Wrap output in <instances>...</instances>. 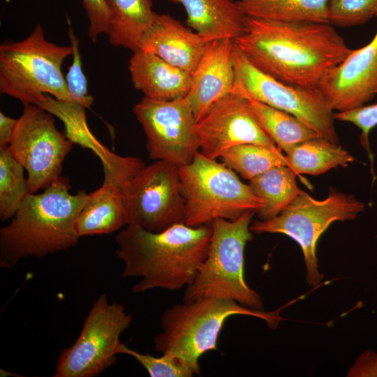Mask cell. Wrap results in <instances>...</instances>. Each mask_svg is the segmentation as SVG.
Listing matches in <instances>:
<instances>
[{
	"mask_svg": "<svg viewBox=\"0 0 377 377\" xmlns=\"http://www.w3.org/2000/svg\"><path fill=\"white\" fill-rule=\"evenodd\" d=\"M235 44L258 69L286 84L316 88L352 52L330 23L248 17Z\"/></svg>",
	"mask_w": 377,
	"mask_h": 377,
	"instance_id": "obj_1",
	"label": "cell"
},
{
	"mask_svg": "<svg viewBox=\"0 0 377 377\" xmlns=\"http://www.w3.org/2000/svg\"><path fill=\"white\" fill-rule=\"evenodd\" d=\"M212 232L211 223H178L158 232L127 225L115 237L116 256L124 265L121 275L140 279L132 287L135 293L187 287L207 258Z\"/></svg>",
	"mask_w": 377,
	"mask_h": 377,
	"instance_id": "obj_2",
	"label": "cell"
},
{
	"mask_svg": "<svg viewBox=\"0 0 377 377\" xmlns=\"http://www.w3.org/2000/svg\"><path fill=\"white\" fill-rule=\"evenodd\" d=\"M60 176L40 193H29L7 226L0 230V267L11 269L23 259L44 258L75 246L76 222L88 194L70 192Z\"/></svg>",
	"mask_w": 377,
	"mask_h": 377,
	"instance_id": "obj_3",
	"label": "cell"
},
{
	"mask_svg": "<svg viewBox=\"0 0 377 377\" xmlns=\"http://www.w3.org/2000/svg\"><path fill=\"white\" fill-rule=\"evenodd\" d=\"M235 315L261 318L275 328L282 318L279 311L265 312L220 297H205L183 302L167 309L161 316L162 332L154 339V350L176 355L200 375L199 358L217 350V341L225 321Z\"/></svg>",
	"mask_w": 377,
	"mask_h": 377,
	"instance_id": "obj_4",
	"label": "cell"
},
{
	"mask_svg": "<svg viewBox=\"0 0 377 377\" xmlns=\"http://www.w3.org/2000/svg\"><path fill=\"white\" fill-rule=\"evenodd\" d=\"M71 45L45 38L37 24L24 40L0 45V92L23 104L38 105L49 94L58 101L74 103L61 72L64 61L72 55Z\"/></svg>",
	"mask_w": 377,
	"mask_h": 377,
	"instance_id": "obj_5",
	"label": "cell"
},
{
	"mask_svg": "<svg viewBox=\"0 0 377 377\" xmlns=\"http://www.w3.org/2000/svg\"><path fill=\"white\" fill-rule=\"evenodd\" d=\"M254 212L230 221H212V237L207 258L193 282L186 287L184 302L205 297L233 300L247 308L263 311L260 295L244 278V249L252 237Z\"/></svg>",
	"mask_w": 377,
	"mask_h": 377,
	"instance_id": "obj_6",
	"label": "cell"
},
{
	"mask_svg": "<svg viewBox=\"0 0 377 377\" xmlns=\"http://www.w3.org/2000/svg\"><path fill=\"white\" fill-rule=\"evenodd\" d=\"M185 199V224L192 227L216 219L235 220L247 212H257L263 200L223 162L197 151L179 168Z\"/></svg>",
	"mask_w": 377,
	"mask_h": 377,
	"instance_id": "obj_7",
	"label": "cell"
},
{
	"mask_svg": "<svg viewBox=\"0 0 377 377\" xmlns=\"http://www.w3.org/2000/svg\"><path fill=\"white\" fill-rule=\"evenodd\" d=\"M364 208L363 202L350 194L332 191L326 198L316 200L304 192L277 216L256 220L250 228L258 234H283L297 242L304 255L306 281L317 287L324 279L316 256L320 235L333 222L354 219Z\"/></svg>",
	"mask_w": 377,
	"mask_h": 377,
	"instance_id": "obj_8",
	"label": "cell"
},
{
	"mask_svg": "<svg viewBox=\"0 0 377 377\" xmlns=\"http://www.w3.org/2000/svg\"><path fill=\"white\" fill-rule=\"evenodd\" d=\"M232 92L286 112L313 129L320 138L338 143L334 112L318 88L286 84L256 67L235 44Z\"/></svg>",
	"mask_w": 377,
	"mask_h": 377,
	"instance_id": "obj_9",
	"label": "cell"
},
{
	"mask_svg": "<svg viewBox=\"0 0 377 377\" xmlns=\"http://www.w3.org/2000/svg\"><path fill=\"white\" fill-rule=\"evenodd\" d=\"M132 319L122 304L98 296L78 338L61 353L54 377H94L116 364L119 337Z\"/></svg>",
	"mask_w": 377,
	"mask_h": 377,
	"instance_id": "obj_10",
	"label": "cell"
},
{
	"mask_svg": "<svg viewBox=\"0 0 377 377\" xmlns=\"http://www.w3.org/2000/svg\"><path fill=\"white\" fill-rule=\"evenodd\" d=\"M73 142L56 127L52 114L34 104H24L8 145L27 172L30 193L44 189L61 175Z\"/></svg>",
	"mask_w": 377,
	"mask_h": 377,
	"instance_id": "obj_11",
	"label": "cell"
},
{
	"mask_svg": "<svg viewBox=\"0 0 377 377\" xmlns=\"http://www.w3.org/2000/svg\"><path fill=\"white\" fill-rule=\"evenodd\" d=\"M133 111L145 132L151 159L179 168L199 151L197 120L186 96L169 101L144 96Z\"/></svg>",
	"mask_w": 377,
	"mask_h": 377,
	"instance_id": "obj_12",
	"label": "cell"
},
{
	"mask_svg": "<svg viewBox=\"0 0 377 377\" xmlns=\"http://www.w3.org/2000/svg\"><path fill=\"white\" fill-rule=\"evenodd\" d=\"M128 223L154 232L185 223L179 168L163 161L145 165L125 187Z\"/></svg>",
	"mask_w": 377,
	"mask_h": 377,
	"instance_id": "obj_13",
	"label": "cell"
},
{
	"mask_svg": "<svg viewBox=\"0 0 377 377\" xmlns=\"http://www.w3.org/2000/svg\"><path fill=\"white\" fill-rule=\"evenodd\" d=\"M197 131L199 151L212 159L239 145L279 149L258 122L249 100L232 91L211 105L197 121Z\"/></svg>",
	"mask_w": 377,
	"mask_h": 377,
	"instance_id": "obj_14",
	"label": "cell"
},
{
	"mask_svg": "<svg viewBox=\"0 0 377 377\" xmlns=\"http://www.w3.org/2000/svg\"><path fill=\"white\" fill-rule=\"evenodd\" d=\"M377 17V15H376ZM318 88L337 112L364 105L377 94V31L323 77Z\"/></svg>",
	"mask_w": 377,
	"mask_h": 377,
	"instance_id": "obj_15",
	"label": "cell"
},
{
	"mask_svg": "<svg viewBox=\"0 0 377 377\" xmlns=\"http://www.w3.org/2000/svg\"><path fill=\"white\" fill-rule=\"evenodd\" d=\"M233 46V40L229 38L210 41L191 75V85L186 97L197 121L214 103L232 91Z\"/></svg>",
	"mask_w": 377,
	"mask_h": 377,
	"instance_id": "obj_16",
	"label": "cell"
},
{
	"mask_svg": "<svg viewBox=\"0 0 377 377\" xmlns=\"http://www.w3.org/2000/svg\"><path fill=\"white\" fill-rule=\"evenodd\" d=\"M209 43L171 15L156 13L141 38L139 49L191 75Z\"/></svg>",
	"mask_w": 377,
	"mask_h": 377,
	"instance_id": "obj_17",
	"label": "cell"
},
{
	"mask_svg": "<svg viewBox=\"0 0 377 377\" xmlns=\"http://www.w3.org/2000/svg\"><path fill=\"white\" fill-rule=\"evenodd\" d=\"M102 185L87 195L76 222L79 236L110 234L128 223L126 185L132 179L105 172Z\"/></svg>",
	"mask_w": 377,
	"mask_h": 377,
	"instance_id": "obj_18",
	"label": "cell"
},
{
	"mask_svg": "<svg viewBox=\"0 0 377 377\" xmlns=\"http://www.w3.org/2000/svg\"><path fill=\"white\" fill-rule=\"evenodd\" d=\"M128 71L133 87L151 99L169 101L185 97L191 85L189 73L140 49L133 52Z\"/></svg>",
	"mask_w": 377,
	"mask_h": 377,
	"instance_id": "obj_19",
	"label": "cell"
},
{
	"mask_svg": "<svg viewBox=\"0 0 377 377\" xmlns=\"http://www.w3.org/2000/svg\"><path fill=\"white\" fill-rule=\"evenodd\" d=\"M182 5L187 24L207 41L235 40L246 31L248 16L233 0H168Z\"/></svg>",
	"mask_w": 377,
	"mask_h": 377,
	"instance_id": "obj_20",
	"label": "cell"
},
{
	"mask_svg": "<svg viewBox=\"0 0 377 377\" xmlns=\"http://www.w3.org/2000/svg\"><path fill=\"white\" fill-rule=\"evenodd\" d=\"M109 20L110 44L135 52L156 13L151 0H104Z\"/></svg>",
	"mask_w": 377,
	"mask_h": 377,
	"instance_id": "obj_21",
	"label": "cell"
},
{
	"mask_svg": "<svg viewBox=\"0 0 377 377\" xmlns=\"http://www.w3.org/2000/svg\"><path fill=\"white\" fill-rule=\"evenodd\" d=\"M296 175L288 165H281L249 180L251 188L263 202L257 212L260 220L277 216L304 192L297 186Z\"/></svg>",
	"mask_w": 377,
	"mask_h": 377,
	"instance_id": "obj_22",
	"label": "cell"
},
{
	"mask_svg": "<svg viewBox=\"0 0 377 377\" xmlns=\"http://www.w3.org/2000/svg\"><path fill=\"white\" fill-rule=\"evenodd\" d=\"M288 166L297 175H318L336 168H345L353 156L339 143L317 138L301 142L287 153Z\"/></svg>",
	"mask_w": 377,
	"mask_h": 377,
	"instance_id": "obj_23",
	"label": "cell"
},
{
	"mask_svg": "<svg viewBox=\"0 0 377 377\" xmlns=\"http://www.w3.org/2000/svg\"><path fill=\"white\" fill-rule=\"evenodd\" d=\"M248 17L281 22L329 23L328 0H239Z\"/></svg>",
	"mask_w": 377,
	"mask_h": 377,
	"instance_id": "obj_24",
	"label": "cell"
},
{
	"mask_svg": "<svg viewBox=\"0 0 377 377\" xmlns=\"http://www.w3.org/2000/svg\"><path fill=\"white\" fill-rule=\"evenodd\" d=\"M247 99L262 128L281 151L287 153L301 142L320 138L292 114L256 100Z\"/></svg>",
	"mask_w": 377,
	"mask_h": 377,
	"instance_id": "obj_25",
	"label": "cell"
},
{
	"mask_svg": "<svg viewBox=\"0 0 377 377\" xmlns=\"http://www.w3.org/2000/svg\"><path fill=\"white\" fill-rule=\"evenodd\" d=\"M222 162L248 180L281 165H288L286 155L280 149L266 146L244 144L230 148L220 156Z\"/></svg>",
	"mask_w": 377,
	"mask_h": 377,
	"instance_id": "obj_26",
	"label": "cell"
},
{
	"mask_svg": "<svg viewBox=\"0 0 377 377\" xmlns=\"http://www.w3.org/2000/svg\"><path fill=\"white\" fill-rule=\"evenodd\" d=\"M24 168L9 147H0V219H12L29 192Z\"/></svg>",
	"mask_w": 377,
	"mask_h": 377,
	"instance_id": "obj_27",
	"label": "cell"
},
{
	"mask_svg": "<svg viewBox=\"0 0 377 377\" xmlns=\"http://www.w3.org/2000/svg\"><path fill=\"white\" fill-rule=\"evenodd\" d=\"M117 353L135 358L151 377H192L196 374L190 366L170 353L155 357L148 353H140L121 343Z\"/></svg>",
	"mask_w": 377,
	"mask_h": 377,
	"instance_id": "obj_28",
	"label": "cell"
},
{
	"mask_svg": "<svg viewBox=\"0 0 377 377\" xmlns=\"http://www.w3.org/2000/svg\"><path fill=\"white\" fill-rule=\"evenodd\" d=\"M377 15V0H328L329 23L339 27L363 24Z\"/></svg>",
	"mask_w": 377,
	"mask_h": 377,
	"instance_id": "obj_29",
	"label": "cell"
},
{
	"mask_svg": "<svg viewBox=\"0 0 377 377\" xmlns=\"http://www.w3.org/2000/svg\"><path fill=\"white\" fill-rule=\"evenodd\" d=\"M67 22L68 38L73 49V61L68 68L65 79L73 102L88 108L92 105L94 98L89 94L87 80L82 71L79 40L73 30L70 20L68 19Z\"/></svg>",
	"mask_w": 377,
	"mask_h": 377,
	"instance_id": "obj_30",
	"label": "cell"
},
{
	"mask_svg": "<svg viewBox=\"0 0 377 377\" xmlns=\"http://www.w3.org/2000/svg\"><path fill=\"white\" fill-rule=\"evenodd\" d=\"M334 117L339 121L352 123L361 130V144L368 151L372 161L373 155L369 148V135L371 130L377 126V103L345 112H336Z\"/></svg>",
	"mask_w": 377,
	"mask_h": 377,
	"instance_id": "obj_31",
	"label": "cell"
},
{
	"mask_svg": "<svg viewBox=\"0 0 377 377\" xmlns=\"http://www.w3.org/2000/svg\"><path fill=\"white\" fill-rule=\"evenodd\" d=\"M82 3L89 20L87 35L96 43L101 34H108L109 31L107 8L104 0H82Z\"/></svg>",
	"mask_w": 377,
	"mask_h": 377,
	"instance_id": "obj_32",
	"label": "cell"
},
{
	"mask_svg": "<svg viewBox=\"0 0 377 377\" xmlns=\"http://www.w3.org/2000/svg\"><path fill=\"white\" fill-rule=\"evenodd\" d=\"M348 377H377V353L368 350L362 353L350 368Z\"/></svg>",
	"mask_w": 377,
	"mask_h": 377,
	"instance_id": "obj_33",
	"label": "cell"
},
{
	"mask_svg": "<svg viewBox=\"0 0 377 377\" xmlns=\"http://www.w3.org/2000/svg\"><path fill=\"white\" fill-rule=\"evenodd\" d=\"M17 121L0 112V147H8Z\"/></svg>",
	"mask_w": 377,
	"mask_h": 377,
	"instance_id": "obj_34",
	"label": "cell"
},
{
	"mask_svg": "<svg viewBox=\"0 0 377 377\" xmlns=\"http://www.w3.org/2000/svg\"><path fill=\"white\" fill-rule=\"evenodd\" d=\"M237 1H239V0H237Z\"/></svg>",
	"mask_w": 377,
	"mask_h": 377,
	"instance_id": "obj_35",
	"label": "cell"
}]
</instances>
